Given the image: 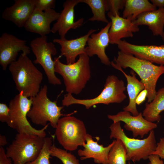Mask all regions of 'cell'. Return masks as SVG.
I'll return each instance as SVG.
<instances>
[{
	"label": "cell",
	"mask_w": 164,
	"mask_h": 164,
	"mask_svg": "<svg viewBox=\"0 0 164 164\" xmlns=\"http://www.w3.org/2000/svg\"><path fill=\"white\" fill-rule=\"evenodd\" d=\"M114 60L116 65L122 68H130L138 75L147 91V102H151L157 93V81L164 73V66L155 65L149 61L121 51H118L117 58L114 57Z\"/></svg>",
	"instance_id": "obj_1"
},
{
	"label": "cell",
	"mask_w": 164,
	"mask_h": 164,
	"mask_svg": "<svg viewBox=\"0 0 164 164\" xmlns=\"http://www.w3.org/2000/svg\"><path fill=\"white\" fill-rule=\"evenodd\" d=\"M9 70L19 93L29 98L38 93L43 74L27 55L21 53L18 60L9 65Z\"/></svg>",
	"instance_id": "obj_2"
},
{
	"label": "cell",
	"mask_w": 164,
	"mask_h": 164,
	"mask_svg": "<svg viewBox=\"0 0 164 164\" xmlns=\"http://www.w3.org/2000/svg\"><path fill=\"white\" fill-rule=\"evenodd\" d=\"M60 57L54 58L55 72L62 76L66 92L78 95L91 77L89 57L86 54H81L76 62L70 64L61 62Z\"/></svg>",
	"instance_id": "obj_3"
},
{
	"label": "cell",
	"mask_w": 164,
	"mask_h": 164,
	"mask_svg": "<svg viewBox=\"0 0 164 164\" xmlns=\"http://www.w3.org/2000/svg\"><path fill=\"white\" fill-rule=\"evenodd\" d=\"M126 87L124 81L113 75L108 76L101 93L96 97L91 99H78L72 94L67 93L62 100L63 106L68 107L73 104L84 106L89 109L94 105L99 104L108 105L111 103L119 104L125 100L127 96L124 93Z\"/></svg>",
	"instance_id": "obj_4"
},
{
	"label": "cell",
	"mask_w": 164,
	"mask_h": 164,
	"mask_svg": "<svg viewBox=\"0 0 164 164\" xmlns=\"http://www.w3.org/2000/svg\"><path fill=\"white\" fill-rule=\"evenodd\" d=\"M110 139H119L123 142L127 151V161L137 162L146 160L155 151L157 143L153 130L143 139L128 137L121 128L120 122H113L109 127Z\"/></svg>",
	"instance_id": "obj_5"
},
{
	"label": "cell",
	"mask_w": 164,
	"mask_h": 164,
	"mask_svg": "<svg viewBox=\"0 0 164 164\" xmlns=\"http://www.w3.org/2000/svg\"><path fill=\"white\" fill-rule=\"evenodd\" d=\"M45 138L26 133H18L6 148L7 156L13 164H26L35 160L43 148Z\"/></svg>",
	"instance_id": "obj_6"
},
{
	"label": "cell",
	"mask_w": 164,
	"mask_h": 164,
	"mask_svg": "<svg viewBox=\"0 0 164 164\" xmlns=\"http://www.w3.org/2000/svg\"><path fill=\"white\" fill-rule=\"evenodd\" d=\"M48 87L44 85L35 96L31 97L32 103L27 116L36 125L44 127L49 121L51 126L56 128L60 117L63 115L61 110L63 106H59L56 101H51L47 97Z\"/></svg>",
	"instance_id": "obj_7"
},
{
	"label": "cell",
	"mask_w": 164,
	"mask_h": 164,
	"mask_svg": "<svg viewBox=\"0 0 164 164\" xmlns=\"http://www.w3.org/2000/svg\"><path fill=\"white\" fill-rule=\"evenodd\" d=\"M32 103L31 97L28 98L24 96L22 92L16 95L9 102V116L6 123L18 133H26L45 138L46 135L45 130L49 124L42 129H37L33 128L27 119V114Z\"/></svg>",
	"instance_id": "obj_8"
},
{
	"label": "cell",
	"mask_w": 164,
	"mask_h": 164,
	"mask_svg": "<svg viewBox=\"0 0 164 164\" xmlns=\"http://www.w3.org/2000/svg\"><path fill=\"white\" fill-rule=\"evenodd\" d=\"M71 114L59 119L55 132L59 143L65 150L71 151L83 146L87 134L83 122Z\"/></svg>",
	"instance_id": "obj_9"
},
{
	"label": "cell",
	"mask_w": 164,
	"mask_h": 164,
	"mask_svg": "<svg viewBox=\"0 0 164 164\" xmlns=\"http://www.w3.org/2000/svg\"><path fill=\"white\" fill-rule=\"evenodd\" d=\"M30 46L36 57L33 63L41 66L49 82L54 85H61L60 80L55 74V62L52 59V56L55 55L57 53L54 43L47 41L46 36H42L32 40Z\"/></svg>",
	"instance_id": "obj_10"
},
{
	"label": "cell",
	"mask_w": 164,
	"mask_h": 164,
	"mask_svg": "<svg viewBox=\"0 0 164 164\" xmlns=\"http://www.w3.org/2000/svg\"><path fill=\"white\" fill-rule=\"evenodd\" d=\"M30 50L26 41L3 33L0 37V64L3 70H6L8 65L16 60L19 52L22 51V54L27 55L30 53Z\"/></svg>",
	"instance_id": "obj_11"
},
{
	"label": "cell",
	"mask_w": 164,
	"mask_h": 164,
	"mask_svg": "<svg viewBox=\"0 0 164 164\" xmlns=\"http://www.w3.org/2000/svg\"><path fill=\"white\" fill-rule=\"evenodd\" d=\"M117 44L121 51L153 63L164 66V44L160 46L137 45L121 40Z\"/></svg>",
	"instance_id": "obj_12"
},
{
	"label": "cell",
	"mask_w": 164,
	"mask_h": 164,
	"mask_svg": "<svg viewBox=\"0 0 164 164\" xmlns=\"http://www.w3.org/2000/svg\"><path fill=\"white\" fill-rule=\"evenodd\" d=\"M108 117L113 122L120 121L124 122V128L132 132L134 138L139 136L142 138L145 135L157 127L156 124L145 119L141 112L134 116L131 115L130 112L123 111L115 115L108 114Z\"/></svg>",
	"instance_id": "obj_13"
},
{
	"label": "cell",
	"mask_w": 164,
	"mask_h": 164,
	"mask_svg": "<svg viewBox=\"0 0 164 164\" xmlns=\"http://www.w3.org/2000/svg\"><path fill=\"white\" fill-rule=\"evenodd\" d=\"M80 0H67L63 3V9L56 22L51 29V32H57L60 38H65L66 34L70 29H76L81 26L84 22L83 18L74 20V7Z\"/></svg>",
	"instance_id": "obj_14"
},
{
	"label": "cell",
	"mask_w": 164,
	"mask_h": 164,
	"mask_svg": "<svg viewBox=\"0 0 164 164\" xmlns=\"http://www.w3.org/2000/svg\"><path fill=\"white\" fill-rule=\"evenodd\" d=\"M111 25V22H109L99 32L92 33L88 39L85 48V54L89 57L97 55L101 62L107 66L111 65V62L105 50L110 43L108 32Z\"/></svg>",
	"instance_id": "obj_15"
},
{
	"label": "cell",
	"mask_w": 164,
	"mask_h": 164,
	"mask_svg": "<svg viewBox=\"0 0 164 164\" xmlns=\"http://www.w3.org/2000/svg\"><path fill=\"white\" fill-rule=\"evenodd\" d=\"M60 14L53 9L42 12L35 8L24 27L27 31L46 36L51 32V24L58 19Z\"/></svg>",
	"instance_id": "obj_16"
},
{
	"label": "cell",
	"mask_w": 164,
	"mask_h": 164,
	"mask_svg": "<svg viewBox=\"0 0 164 164\" xmlns=\"http://www.w3.org/2000/svg\"><path fill=\"white\" fill-rule=\"evenodd\" d=\"M14 2L4 10L2 17L19 28L24 27L35 8V0H15Z\"/></svg>",
	"instance_id": "obj_17"
},
{
	"label": "cell",
	"mask_w": 164,
	"mask_h": 164,
	"mask_svg": "<svg viewBox=\"0 0 164 164\" xmlns=\"http://www.w3.org/2000/svg\"><path fill=\"white\" fill-rule=\"evenodd\" d=\"M97 30L96 29H91L85 35L74 39L68 40L66 38L54 39L53 42L60 46V56L65 57L67 64H72L75 62L78 56L85 54V46L88 39Z\"/></svg>",
	"instance_id": "obj_18"
},
{
	"label": "cell",
	"mask_w": 164,
	"mask_h": 164,
	"mask_svg": "<svg viewBox=\"0 0 164 164\" xmlns=\"http://www.w3.org/2000/svg\"><path fill=\"white\" fill-rule=\"evenodd\" d=\"M111 25L108 32L110 43L116 44L122 38L132 37L133 33L139 31L138 26L134 24L130 18H124L116 15L114 16L109 12Z\"/></svg>",
	"instance_id": "obj_19"
},
{
	"label": "cell",
	"mask_w": 164,
	"mask_h": 164,
	"mask_svg": "<svg viewBox=\"0 0 164 164\" xmlns=\"http://www.w3.org/2000/svg\"><path fill=\"white\" fill-rule=\"evenodd\" d=\"M115 140L107 147L99 145L97 141H94L92 136L87 134L86 142L83 146V149H80L77 154L81 160L92 158L94 162L98 164H108V157L109 152L114 144Z\"/></svg>",
	"instance_id": "obj_20"
},
{
	"label": "cell",
	"mask_w": 164,
	"mask_h": 164,
	"mask_svg": "<svg viewBox=\"0 0 164 164\" xmlns=\"http://www.w3.org/2000/svg\"><path fill=\"white\" fill-rule=\"evenodd\" d=\"M111 65L121 71L125 75L127 80L126 88L129 96V102L127 106L123 108V111L130 112L133 116L138 115L139 113L137 109L135 100L140 92L145 89V85L137 79L136 74L132 70L130 72L132 75L127 74L121 67L115 64L113 61L111 62Z\"/></svg>",
	"instance_id": "obj_21"
},
{
	"label": "cell",
	"mask_w": 164,
	"mask_h": 164,
	"mask_svg": "<svg viewBox=\"0 0 164 164\" xmlns=\"http://www.w3.org/2000/svg\"><path fill=\"white\" fill-rule=\"evenodd\" d=\"M132 22L138 26H147L153 36H162L164 31V8L142 13Z\"/></svg>",
	"instance_id": "obj_22"
},
{
	"label": "cell",
	"mask_w": 164,
	"mask_h": 164,
	"mask_svg": "<svg viewBox=\"0 0 164 164\" xmlns=\"http://www.w3.org/2000/svg\"><path fill=\"white\" fill-rule=\"evenodd\" d=\"M164 111V87L159 89L153 100L147 102L142 115L148 121L159 122L161 119V113Z\"/></svg>",
	"instance_id": "obj_23"
},
{
	"label": "cell",
	"mask_w": 164,
	"mask_h": 164,
	"mask_svg": "<svg viewBox=\"0 0 164 164\" xmlns=\"http://www.w3.org/2000/svg\"><path fill=\"white\" fill-rule=\"evenodd\" d=\"M156 9L148 0H125L122 17L130 18L132 21L140 14Z\"/></svg>",
	"instance_id": "obj_24"
},
{
	"label": "cell",
	"mask_w": 164,
	"mask_h": 164,
	"mask_svg": "<svg viewBox=\"0 0 164 164\" xmlns=\"http://www.w3.org/2000/svg\"><path fill=\"white\" fill-rule=\"evenodd\" d=\"M80 2L87 5L92 11L93 15L89 20L109 22L105 15V12L109 11L107 0H80Z\"/></svg>",
	"instance_id": "obj_25"
},
{
	"label": "cell",
	"mask_w": 164,
	"mask_h": 164,
	"mask_svg": "<svg viewBox=\"0 0 164 164\" xmlns=\"http://www.w3.org/2000/svg\"><path fill=\"white\" fill-rule=\"evenodd\" d=\"M127 154V150L123 142L116 139L108 153V164H126Z\"/></svg>",
	"instance_id": "obj_26"
},
{
	"label": "cell",
	"mask_w": 164,
	"mask_h": 164,
	"mask_svg": "<svg viewBox=\"0 0 164 164\" xmlns=\"http://www.w3.org/2000/svg\"><path fill=\"white\" fill-rule=\"evenodd\" d=\"M50 152L51 156L59 159L63 164H80L79 160L73 155L65 150L57 147L54 144Z\"/></svg>",
	"instance_id": "obj_27"
},
{
	"label": "cell",
	"mask_w": 164,
	"mask_h": 164,
	"mask_svg": "<svg viewBox=\"0 0 164 164\" xmlns=\"http://www.w3.org/2000/svg\"><path fill=\"white\" fill-rule=\"evenodd\" d=\"M52 145L51 138L45 137L43 146L38 157L34 161L26 164H50V151Z\"/></svg>",
	"instance_id": "obj_28"
},
{
	"label": "cell",
	"mask_w": 164,
	"mask_h": 164,
	"mask_svg": "<svg viewBox=\"0 0 164 164\" xmlns=\"http://www.w3.org/2000/svg\"><path fill=\"white\" fill-rule=\"evenodd\" d=\"M125 0H107L109 12L114 16L120 15L119 10L124 7Z\"/></svg>",
	"instance_id": "obj_29"
},
{
	"label": "cell",
	"mask_w": 164,
	"mask_h": 164,
	"mask_svg": "<svg viewBox=\"0 0 164 164\" xmlns=\"http://www.w3.org/2000/svg\"><path fill=\"white\" fill-rule=\"evenodd\" d=\"M56 2L55 0H35V8L42 12L53 9L55 8Z\"/></svg>",
	"instance_id": "obj_30"
},
{
	"label": "cell",
	"mask_w": 164,
	"mask_h": 164,
	"mask_svg": "<svg viewBox=\"0 0 164 164\" xmlns=\"http://www.w3.org/2000/svg\"><path fill=\"white\" fill-rule=\"evenodd\" d=\"M10 109L7 105L3 103H0V121L2 122H6L9 116Z\"/></svg>",
	"instance_id": "obj_31"
},
{
	"label": "cell",
	"mask_w": 164,
	"mask_h": 164,
	"mask_svg": "<svg viewBox=\"0 0 164 164\" xmlns=\"http://www.w3.org/2000/svg\"><path fill=\"white\" fill-rule=\"evenodd\" d=\"M158 155L161 159H164V138L160 139L159 142L157 143L155 151L152 154Z\"/></svg>",
	"instance_id": "obj_32"
},
{
	"label": "cell",
	"mask_w": 164,
	"mask_h": 164,
	"mask_svg": "<svg viewBox=\"0 0 164 164\" xmlns=\"http://www.w3.org/2000/svg\"><path fill=\"white\" fill-rule=\"evenodd\" d=\"M0 164H13L11 159L6 155L3 147H0Z\"/></svg>",
	"instance_id": "obj_33"
},
{
	"label": "cell",
	"mask_w": 164,
	"mask_h": 164,
	"mask_svg": "<svg viewBox=\"0 0 164 164\" xmlns=\"http://www.w3.org/2000/svg\"><path fill=\"white\" fill-rule=\"evenodd\" d=\"M147 94V90L145 89L138 94L135 100L136 104L139 105L143 102L146 99Z\"/></svg>",
	"instance_id": "obj_34"
},
{
	"label": "cell",
	"mask_w": 164,
	"mask_h": 164,
	"mask_svg": "<svg viewBox=\"0 0 164 164\" xmlns=\"http://www.w3.org/2000/svg\"><path fill=\"white\" fill-rule=\"evenodd\" d=\"M151 164H164L162 160L160 159L159 156L156 155L152 154L148 158Z\"/></svg>",
	"instance_id": "obj_35"
},
{
	"label": "cell",
	"mask_w": 164,
	"mask_h": 164,
	"mask_svg": "<svg viewBox=\"0 0 164 164\" xmlns=\"http://www.w3.org/2000/svg\"><path fill=\"white\" fill-rule=\"evenodd\" d=\"M150 1L153 5L156 8H164V0H150Z\"/></svg>",
	"instance_id": "obj_36"
},
{
	"label": "cell",
	"mask_w": 164,
	"mask_h": 164,
	"mask_svg": "<svg viewBox=\"0 0 164 164\" xmlns=\"http://www.w3.org/2000/svg\"><path fill=\"white\" fill-rule=\"evenodd\" d=\"M8 144L5 136L3 135H0V146L3 147Z\"/></svg>",
	"instance_id": "obj_37"
},
{
	"label": "cell",
	"mask_w": 164,
	"mask_h": 164,
	"mask_svg": "<svg viewBox=\"0 0 164 164\" xmlns=\"http://www.w3.org/2000/svg\"><path fill=\"white\" fill-rule=\"evenodd\" d=\"M161 37L162 38V40L164 42V31Z\"/></svg>",
	"instance_id": "obj_38"
},
{
	"label": "cell",
	"mask_w": 164,
	"mask_h": 164,
	"mask_svg": "<svg viewBox=\"0 0 164 164\" xmlns=\"http://www.w3.org/2000/svg\"><path fill=\"white\" fill-rule=\"evenodd\" d=\"M129 164H130V163H129ZM148 164H151L150 162H149Z\"/></svg>",
	"instance_id": "obj_39"
},
{
	"label": "cell",
	"mask_w": 164,
	"mask_h": 164,
	"mask_svg": "<svg viewBox=\"0 0 164 164\" xmlns=\"http://www.w3.org/2000/svg\"></svg>",
	"instance_id": "obj_40"
}]
</instances>
